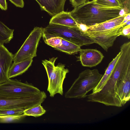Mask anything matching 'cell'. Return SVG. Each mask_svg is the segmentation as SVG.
Returning <instances> with one entry per match:
<instances>
[{
  "label": "cell",
  "mask_w": 130,
  "mask_h": 130,
  "mask_svg": "<svg viewBox=\"0 0 130 130\" xmlns=\"http://www.w3.org/2000/svg\"><path fill=\"white\" fill-rule=\"evenodd\" d=\"M123 11L120 7L105 6L92 0L74 8L69 12L78 23L90 26L118 17Z\"/></svg>",
  "instance_id": "obj_1"
},
{
  "label": "cell",
  "mask_w": 130,
  "mask_h": 130,
  "mask_svg": "<svg viewBox=\"0 0 130 130\" xmlns=\"http://www.w3.org/2000/svg\"><path fill=\"white\" fill-rule=\"evenodd\" d=\"M130 13L120 16L100 23L90 26L83 32L101 46L105 51L113 45L117 38L121 36L123 27L126 26L127 16Z\"/></svg>",
  "instance_id": "obj_2"
},
{
  "label": "cell",
  "mask_w": 130,
  "mask_h": 130,
  "mask_svg": "<svg viewBox=\"0 0 130 130\" xmlns=\"http://www.w3.org/2000/svg\"><path fill=\"white\" fill-rule=\"evenodd\" d=\"M42 37L44 41L53 37H59L80 47L95 43L94 40L78 27L53 24H49L43 28Z\"/></svg>",
  "instance_id": "obj_3"
},
{
  "label": "cell",
  "mask_w": 130,
  "mask_h": 130,
  "mask_svg": "<svg viewBox=\"0 0 130 130\" xmlns=\"http://www.w3.org/2000/svg\"><path fill=\"white\" fill-rule=\"evenodd\" d=\"M103 75L97 69L83 71L65 93V97L76 99L86 98L87 94L97 86Z\"/></svg>",
  "instance_id": "obj_4"
},
{
  "label": "cell",
  "mask_w": 130,
  "mask_h": 130,
  "mask_svg": "<svg viewBox=\"0 0 130 130\" xmlns=\"http://www.w3.org/2000/svg\"><path fill=\"white\" fill-rule=\"evenodd\" d=\"M43 66L48 76L47 91L50 96L53 97L57 93L63 95V84L67 74L69 72V70L65 68V65L61 63L55 66V62L52 61L45 62Z\"/></svg>",
  "instance_id": "obj_5"
},
{
  "label": "cell",
  "mask_w": 130,
  "mask_h": 130,
  "mask_svg": "<svg viewBox=\"0 0 130 130\" xmlns=\"http://www.w3.org/2000/svg\"><path fill=\"white\" fill-rule=\"evenodd\" d=\"M47 97L44 91L20 98H14L0 95V110L21 109H26L41 104Z\"/></svg>",
  "instance_id": "obj_6"
},
{
  "label": "cell",
  "mask_w": 130,
  "mask_h": 130,
  "mask_svg": "<svg viewBox=\"0 0 130 130\" xmlns=\"http://www.w3.org/2000/svg\"><path fill=\"white\" fill-rule=\"evenodd\" d=\"M41 91L27 82H21L16 79H10L0 84V95L14 98H20L37 93Z\"/></svg>",
  "instance_id": "obj_7"
},
{
  "label": "cell",
  "mask_w": 130,
  "mask_h": 130,
  "mask_svg": "<svg viewBox=\"0 0 130 130\" xmlns=\"http://www.w3.org/2000/svg\"><path fill=\"white\" fill-rule=\"evenodd\" d=\"M43 28L35 27L18 52L13 55V63L37 56L38 45L43 34Z\"/></svg>",
  "instance_id": "obj_8"
},
{
  "label": "cell",
  "mask_w": 130,
  "mask_h": 130,
  "mask_svg": "<svg viewBox=\"0 0 130 130\" xmlns=\"http://www.w3.org/2000/svg\"><path fill=\"white\" fill-rule=\"evenodd\" d=\"M13 55L4 45L0 44V84L10 79L8 73L12 64Z\"/></svg>",
  "instance_id": "obj_9"
},
{
  "label": "cell",
  "mask_w": 130,
  "mask_h": 130,
  "mask_svg": "<svg viewBox=\"0 0 130 130\" xmlns=\"http://www.w3.org/2000/svg\"><path fill=\"white\" fill-rule=\"evenodd\" d=\"M79 52V60L84 67L95 66L101 62L104 57L102 53L96 49H81Z\"/></svg>",
  "instance_id": "obj_10"
},
{
  "label": "cell",
  "mask_w": 130,
  "mask_h": 130,
  "mask_svg": "<svg viewBox=\"0 0 130 130\" xmlns=\"http://www.w3.org/2000/svg\"><path fill=\"white\" fill-rule=\"evenodd\" d=\"M130 66L118 83L117 93L122 106L130 100Z\"/></svg>",
  "instance_id": "obj_11"
},
{
  "label": "cell",
  "mask_w": 130,
  "mask_h": 130,
  "mask_svg": "<svg viewBox=\"0 0 130 130\" xmlns=\"http://www.w3.org/2000/svg\"><path fill=\"white\" fill-rule=\"evenodd\" d=\"M42 10L54 16L64 11V7L66 0H35Z\"/></svg>",
  "instance_id": "obj_12"
},
{
  "label": "cell",
  "mask_w": 130,
  "mask_h": 130,
  "mask_svg": "<svg viewBox=\"0 0 130 130\" xmlns=\"http://www.w3.org/2000/svg\"><path fill=\"white\" fill-rule=\"evenodd\" d=\"M49 24L79 28L78 23L71 16L70 12L64 11L53 16Z\"/></svg>",
  "instance_id": "obj_13"
},
{
  "label": "cell",
  "mask_w": 130,
  "mask_h": 130,
  "mask_svg": "<svg viewBox=\"0 0 130 130\" xmlns=\"http://www.w3.org/2000/svg\"><path fill=\"white\" fill-rule=\"evenodd\" d=\"M32 59L28 58L18 62L12 63L8 71L9 78L15 77L25 72L31 66Z\"/></svg>",
  "instance_id": "obj_14"
},
{
  "label": "cell",
  "mask_w": 130,
  "mask_h": 130,
  "mask_svg": "<svg viewBox=\"0 0 130 130\" xmlns=\"http://www.w3.org/2000/svg\"><path fill=\"white\" fill-rule=\"evenodd\" d=\"M120 52L109 64L105 73L97 86L92 90V93L98 92L101 90L111 74L119 59L121 54Z\"/></svg>",
  "instance_id": "obj_15"
},
{
  "label": "cell",
  "mask_w": 130,
  "mask_h": 130,
  "mask_svg": "<svg viewBox=\"0 0 130 130\" xmlns=\"http://www.w3.org/2000/svg\"><path fill=\"white\" fill-rule=\"evenodd\" d=\"M54 48L69 55L76 54L81 49L79 46L62 38L61 46Z\"/></svg>",
  "instance_id": "obj_16"
},
{
  "label": "cell",
  "mask_w": 130,
  "mask_h": 130,
  "mask_svg": "<svg viewBox=\"0 0 130 130\" xmlns=\"http://www.w3.org/2000/svg\"><path fill=\"white\" fill-rule=\"evenodd\" d=\"M14 30L0 21V44L9 43L13 37Z\"/></svg>",
  "instance_id": "obj_17"
},
{
  "label": "cell",
  "mask_w": 130,
  "mask_h": 130,
  "mask_svg": "<svg viewBox=\"0 0 130 130\" xmlns=\"http://www.w3.org/2000/svg\"><path fill=\"white\" fill-rule=\"evenodd\" d=\"M46 111L41 104L25 110L23 113L26 116L35 117L40 116L45 113Z\"/></svg>",
  "instance_id": "obj_18"
},
{
  "label": "cell",
  "mask_w": 130,
  "mask_h": 130,
  "mask_svg": "<svg viewBox=\"0 0 130 130\" xmlns=\"http://www.w3.org/2000/svg\"><path fill=\"white\" fill-rule=\"evenodd\" d=\"M26 116L23 113L13 115H0V123L18 122Z\"/></svg>",
  "instance_id": "obj_19"
},
{
  "label": "cell",
  "mask_w": 130,
  "mask_h": 130,
  "mask_svg": "<svg viewBox=\"0 0 130 130\" xmlns=\"http://www.w3.org/2000/svg\"><path fill=\"white\" fill-rule=\"evenodd\" d=\"M44 41L46 44L54 48L62 44V38L58 37H52Z\"/></svg>",
  "instance_id": "obj_20"
},
{
  "label": "cell",
  "mask_w": 130,
  "mask_h": 130,
  "mask_svg": "<svg viewBox=\"0 0 130 130\" xmlns=\"http://www.w3.org/2000/svg\"><path fill=\"white\" fill-rule=\"evenodd\" d=\"M94 1L96 3L101 5L112 7H120L122 8L121 5L116 0H94Z\"/></svg>",
  "instance_id": "obj_21"
},
{
  "label": "cell",
  "mask_w": 130,
  "mask_h": 130,
  "mask_svg": "<svg viewBox=\"0 0 130 130\" xmlns=\"http://www.w3.org/2000/svg\"><path fill=\"white\" fill-rule=\"evenodd\" d=\"M25 109H21L0 110V115H13L23 113Z\"/></svg>",
  "instance_id": "obj_22"
},
{
  "label": "cell",
  "mask_w": 130,
  "mask_h": 130,
  "mask_svg": "<svg viewBox=\"0 0 130 130\" xmlns=\"http://www.w3.org/2000/svg\"><path fill=\"white\" fill-rule=\"evenodd\" d=\"M121 5L124 13H130V0H116Z\"/></svg>",
  "instance_id": "obj_23"
},
{
  "label": "cell",
  "mask_w": 130,
  "mask_h": 130,
  "mask_svg": "<svg viewBox=\"0 0 130 130\" xmlns=\"http://www.w3.org/2000/svg\"><path fill=\"white\" fill-rule=\"evenodd\" d=\"M121 35L127 38H130V25L124 26L121 30Z\"/></svg>",
  "instance_id": "obj_24"
},
{
  "label": "cell",
  "mask_w": 130,
  "mask_h": 130,
  "mask_svg": "<svg viewBox=\"0 0 130 130\" xmlns=\"http://www.w3.org/2000/svg\"><path fill=\"white\" fill-rule=\"evenodd\" d=\"M89 0H70V1L73 6L74 8L83 5Z\"/></svg>",
  "instance_id": "obj_25"
},
{
  "label": "cell",
  "mask_w": 130,
  "mask_h": 130,
  "mask_svg": "<svg viewBox=\"0 0 130 130\" xmlns=\"http://www.w3.org/2000/svg\"><path fill=\"white\" fill-rule=\"evenodd\" d=\"M17 7L23 8L24 6L23 0H9Z\"/></svg>",
  "instance_id": "obj_26"
},
{
  "label": "cell",
  "mask_w": 130,
  "mask_h": 130,
  "mask_svg": "<svg viewBox=\"0 0 130 130\" xmlns=\"http://www.w3.org/2000/svg\"><path fill=\"white\" fill-rule=\"evenodd\" d=\"M0 8L2 10H7V4L6 0H0Z\"/></svg>",
  "instance_id": "obj_27"
}]
</instances>
